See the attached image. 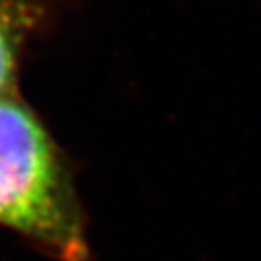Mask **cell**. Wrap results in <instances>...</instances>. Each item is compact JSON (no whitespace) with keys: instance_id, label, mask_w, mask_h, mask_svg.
Returning <instances> with one entry per match:
<instances>
[{"instance_id":"cell-1","label":"cell","mask_w":261,"mask_h":261,"mask_svg":"<svg viewBox=\"0 0 261 261\" xmlns=\"http://www.w3.org/2000/svg\"><path fill=\"white\" fill-rule=\"evenodd\" d=\"M0 226L53 259H89L70 165L18 89L0 95Z\"/></svg>"},{"instance_id":"cell-2","label":"cell","mask_w":261,"mask_h":261,"mask_svg":"<svg viewBox=\"0 0 261 261\" xmlns=\"http://www.w3.org/2000/svg\"><path fill=\"white\" fill-rule=\"evenodd\" d=\"M50 14L47 0H0V95L18 89L21 58Z\"/></svg>"}]
</instances>
